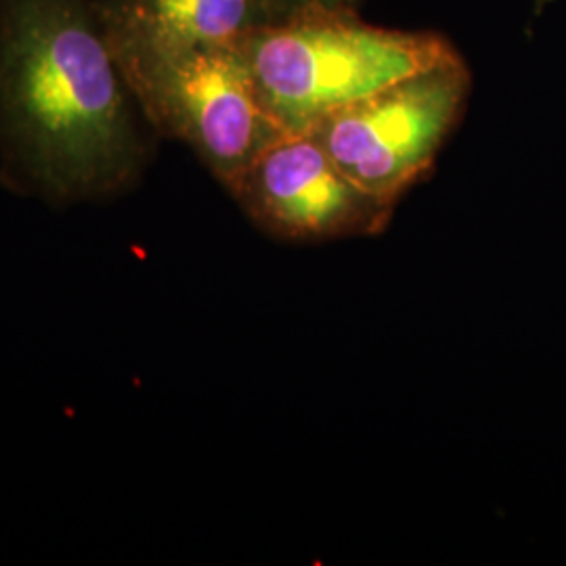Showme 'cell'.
<instances>
[{
	"instance_id": "4",
	"label": "cell",
	"mask_w": 566,
	"mask_h": 566,
	"mask_svg": "<svg viewBox=\"0 0 566 566\" xmlns=\"http://www.w3.org/2000/svg\"><path fill=\"white\" fill-rule=\"evenodd\" d=\"M470 86V70L455 55L329 114L311 133L353 181L399 203L462 120Z\"/></svg>"
},
{
	"instance_id": "2",
	"label": "cell",
	"mask_w": 566,
	"mask_h": 566,
	"mask_svg": "<svg viewBox=\"0 0 566 566\" xmlns=\"http://www.w3.org/2000/svg\"><path fill=\"white\" fill-rule=\"evenodd\" d=\"M238 46L264 107L287 133L313 130L386 84L460 55L439 34L376 28L355 9H304Z\"/></svg>"
},
{
	"instance_id": "6",
	"label": "cell",
	"mask_w": 566,
	"mask_h": 566,
	"mask_svg": "<svg viewBox=\"0 0 566 566\" xmlns=\"http://www.w3.org/2000/svg\"><path fill=\"white\" fill-rule=\"evenodd\" d=\"M118 57L179 55L238 44L275 21L269 0H95Z\"/></svg>"
},
{
	"instance_id": "3",
	"label": "cell",
	"mask_w": 566,
	"mask_h": 566,
	"mask_svg": "<svg viewBox=\"0 0 566 566\" xmlns=\"http://www.w3.org/2000/svg\"><path fill=\"white\" fill-rule=\"evenodd\" d=\"M118 61L156 135L187 145L223 189L287 133L264 107L238 44Z\"/></svg>"
},
{
	"instance_id": "5",
	"label": "cell",
	"mask_w": 566,
	"mask_h": 566,
	"mask_svg": "<svg viewBox=\"0 0 566 566\" xmlns=\"http://www.w3.org/2000/svg\"><path fill=\"white\" fill-rule=\"evenodd\" d=\"M248 221L287 243L374 238L397 203L353 181L311 133H285L224 187Z\"/></svg>"
},
{
	"instance_id": "7",
	"label": "cell",
	"mask_w": 566,
	"mask_h": 566,
	"mask_svg": "<svg viewBox=\"0 0 566 566\" xmlns=\"http://www.w3.org/2000/svg\"><path fill=\"white\" fill-rule=\"evenodd\" d=\"M359 0H269L275 21L304 9H355Z\"/></svg>"
},
{
	"instance_id": "1",
	"label": "cell",
	"mask_w": 566,
	"mask_h": 566,
	"mask_svg": "<svg viewBox=\"0 0 566 566\" xmlns=\"http://www.w3.org/2000/svg\"><path fill=\"white\" fill-rule=\"evenodd\" d=\"M95 0H0V185L49 208L133 193L156 154Z\"/></svg>"
}]
</instances>
